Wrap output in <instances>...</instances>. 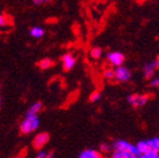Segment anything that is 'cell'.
Instances as JSON below:
<instances>
[{
	"mask_svg": "<svg viewBox=\"0 0 159 158\" xmlns=\"http://www.w3.org/2000/svg\"><path fill=\"white\" fill-rule=\"evenodd\" d=\"M111 158H112V157H111Z\"/></svg>",
	"mask_w": 159,
	"mask_h": 158,
	"instance_id": "cell-28",
	"label": "cell"
},
{
	"mask_svg": "<svg viewBox=\"0 0 159 158\" xmlns=\"http://www.w3.org/2000/svg\"><path fill=\"white\" fill-rule=\"evenodd\" d=\"M99 100H101V93H99L98 91L93 92V93L89 95V101L93 102V103H95V102H98Z\"/></svg>",
	"mask_w": 159,
	"mask_h": 158,
	"instance_id": "cell-17",
	"label": "cell"
},
{
	"mask_svg": "<svg viewBox=\"0 0 159 158\" xmlns=\"http://www.w3.org/2000/svg\"><path fill=\"white\" fill-rule=\"evenodd\" d=\"M89 55H91L92 59L98 60L99 58L103 55V50L98 47H95V48H93V49H91V51H89Z\"/></svg>",
	"mask_w": 159,
	"mask_h": 158,
	"instance_id": "cell-15",
	"label": "cell"
},
{
	"mask_svg": "<svg viewBox=\"0 0 159 158\" xmlns=\"http://www.w3.org/2000/svg\"><path fill=\"white\" fill-rule=\"evenodd\" d=\"M0 104H1V100H0Z\"/></svg>",
	"mask_w": 159,
	"mask_h": 158,
	"instance_id": "cell-27",
	"label": "cell"
},
{
	"mask_svg": "<svg viewBox=\"0 0 159 158\" xmlns=\"http://www.w3.org/2000/svg\"><path fill=\"white\" fill-rule=\"evenodd\" d=\"M39 124L40 121L37 115H27V117L23 119L22 123L20 124V131L23 134H30L37 131Z\"/></svg>",
	"mask_w": 159,
	"mask_h": 158,
	"instance_id": "cell-2",
	"label": "cell"
},
{
	"mask_svg": "<svg viewBox=\"0 0 159 158\" xmlns=\"http://www.w3.org/2000/svg\"><path fill=\"white\" fill-rule=\"evenodd\" d=\"M8 25V19L7 17H5V16L0 15V27H5V26Z\"/></svg>",
	"mask_w": 159,
	"mask_h": 158,
	"instance_id": "cell-20",
	"label": "cell"
},
{
	"mask_svg": "<svg viewBox=\"0 0 159 158\" xmlns=\"http://www.w3.org/2000/svg\"><path fill=\"white\" fill-rule=\"evenodd\" d=\"M114 151H129V153L134 154L136 156H139V151L137 149L136 145H133L128 141L125 139H118V141L114 142L112 145Z\"/></svg>",
	"mask_w": 159,
	"mask_h": 158,
	"instance_id": "cell-3",
	"label": "cell"
},
{
	"mask_svg": "<svg viewBox=\"0 0 159 158\" xmlns=\"http://www.w3.org/2000/svg\"><path fill=\"white\" fill-rule=\"evenodd\" d=\"M53 157H54V153L53 151H48L47 158H53Z\"/></svg>",
	"mask_w": 159,
	"mask_h": 158,
	"instance_id": "cell-24",
	"label": "cell"
},
{
	"mask_svg": "<svg viewBox=\"0 0 159 158\" xmlns=\"http://www.w3.org/2000/svg\"><path fill=\"white\" fill-rule=\"evenodd\" d=\"M77 158H103L101 153L94 149H84L81 151Z\"/></svg>",
	"mask_w": 159,
	"mask_h": 158,
	"instance_id": "cell-10",
	"label": "cell"
},
{
	"mask_svg": "<svg viewBox=\"0 0 159 158\" xmlns=\"http://www.w3.org/2000/svg\"><path fill=\"white\" fill-rule=\"evenodd\" d=\"M113 147L112 146L107 145V144H103V145H101V151H103V153H108L109 151H112Z\"/></svg>",
	"mask_w": 159,
	"mask_h": 158,
	"instance_id": "cell-19",
	"label": "cell"
},
{
	"mask_svg": "<svg viewBox=\"0 0 159 158\" xmlns=\"http://www.w3.org/2000/svg\"><path fill=\"white\" fill-rule=\"evenodd\" d=\"M50 141V135L48 133H40L33 138L32 146L33 148L37 149V151H41V149L49 143Z\"/></svg>",
	"mask_w": 159,
	"mask_h": 158,
	"instance_id": "cell-8",
	"label": "cell"
},
{
	"mask_svg": "<svg viewBox=\"0 0 159 158\" xmlns=\"http://www.w3.org/2000/svg\"><path fill=\"white\" fill-rule=\"evenodd\" d=\"M136 155L129 153V151H114L112 153V158H135Z\"/></svg>",
	"mask_w": 159,
	"mask_h": 158,
	"instance_id": "cell-12",
	"label": "cell"
},
{
	"mask_svg": "<svg viewBox=\"0 0 159 158\" xmlns=\"http://www.w3.org/2000/svg\"><path fill=\"white\" fill-rule=\"evenodd\" d=\"M53 65H54V62H53L51 59H49V58L41 60V61L39 62V67H40V69H42V70L50 69V67H52Z\"/></svg>",
	"mask_w": 159,
	"mask_h": 158,
	"instance_id": "cell-13",
	"label": "cell"
},
{
	"mask_svg": "<svg viewBox=\"0 0 159 158\" xmlns=\"http://www.w3.org/2000/svg\"><path fill=\"white\" fill-rule=\"evenodd\" d=\"M130 77H132V72L124 65H120V67L114 69V80L116 82L125 83V82H128Z\"/></svg>",
	"mask_w": 159,
	"mask_h": 158,
	"instance_id": "cell-4",
	"label": "cell"
},
{
	"mask_svg": "<svg viewBox=\"0 0 159 158\" xmlns=\"http://www.w3.org/2000/svg\"><path fill=\"white\" fill-rule=\"evenodd\" d=\"M135 158H145V157H144V156H143V155H139V156H136V157H135Z\"/></svg>",
	"mask_w": 159,
	"mask_h": 158,
	"instance_id": "cell-26",
	"label": "cell"
},
{
	"mask_svg": "<svg viewBox=\"0 0 159 158\" xmlns=\"http://www.w3.org/2000/svg\"><path fill=\"white\" fill-rule=\"evenodd\" d=\"M51 1H52V0H33V2H34V5H37V6L44 5V3L51 2Z\"/></svg>",
	"mask_w": 159,
	"mask_h": 158,
	"instance_id": "cell-21",
	"label": "cell"
},
{
	"mask_svg": "<svg viewBox=\"0 0 159 158\" xmlns=\"http://www.w3.org/2000/svg\"><path fill=\"white\" fill-rule=\"evenodd\" d=\"M47 155H48V151H39L37 154V158H47Z\"/></svg>",
	"mask_w": 159,
	"mask_h": 158,
	"instance_id": "cell-22",
	"label": "cell"
},
{
	"mask_svg": "<svg viewBox=\"0 0 159 158\" xmlns=\"http://www.w3.org/2000/svg\"><path fill=\"white\" fill-rule=\"evenodd\" d=\"M16 158H25V156H23V155H19V156H17Z\"/></svg>",
	"mask_w": 159,
	"mask_h": 158,
	"instance_id": "cell-25",
	"label": "cell"
},
{
	"mask_svg": "<svg viewBox=\"0 0 159 158\" xmlns=\"http://www.w3.org/2000/svg\"><path fill=\"white\" fill-rule=\"evenodd\" d=\"M152 86H155V87H159V77H155V79L152 80Z\"/></svg>",
	"mask_w": 159,
	"mask_h": 158,
	"instance_id": "cell-23",
	"label": "cell"
},
{
	"mask_svg": "<svg viewBox=\"0 0 159 158\" xmlns=\"http://www.w3.org/2000/svg\"><path fill=\"white\" fill-rule=\"evenodd\" d=\"M145 158H159V151H148V153L144 154Z\"/></svg>",
	"mask_w": 159,
	"mask_h": 158,
	"instance_id": "cell-18",
	"label": "cell"
},
{
	"mask_svg": "<svg viewBox=\"0 0 159 158\" xmlns=\"http://www.w3.org/2000/svg\"><path fill=\"white\" fill-rule=\"evenodd\" d=\"M30 35H32L33 38H42L44 35V30L40 27H33L32 29L30 30Z\"/></svg>",
	"mask_w": 159,
	"mask_h": 158,
	"instance_id": "cell-14",
	"label": "cell"
},
{
	"mask_svg": "<svg viewBox=\"0 0 159 158\" xmlns=\"http://www.w3.org/2000/svg\"><path fill=\"white\" fill-rule=\"evenodd\" d=\"M148 100H149L148 95H145V94H132V95H129L127 97V102L133 107H136V109L146 105Z\"/></svg>",
	"mask_w": 159,
	"mask_h": 158,
	"instance_id": "cell-5",
	"label": "cell"
},
{
	"mask_svg": "<svg viewBox=\"0 0 159 158\" xmlns=\"http://www.w3.org/2000/svg\"><path fill=\"white\" fill-rule=\"evenodd\" d=\"M106 59H107V61H108L109 64L113 65V67H120V65L124 64V62H125L124 54H123L122 52H119V51L109 52L108 54H107Z\"/></svg>",
	"mask_w": 159,
	"mask_h": 158,
	"instance_id": "cell-7",
	"label": "cell"
},
{
	"mask_svg": "<svg viewBox=\"0 0 159 158\" xmlns=\"http://www.w3.org/2000/svg\"><path fill=\"white\" fill-rule=\"evenodd\" d=\"M75 64H76V59H75V57L73 54H71V53H65L62 57V65L65 71L72 70L73 67H75Z\"/></svg>",
	"mask_w": 159,
	"mask_h": 158,
	"instance_id": "cell-9",
	"label": "cell"
},
{
	"mask_svg": "<svg viewBox=\"0 0 159 158\" xmlns=\"http://www.w3.org/2000/svg\"><path fill=\"white\" fill-rule=\"evenodd\" d=\"M104 77L108 81H112L114 80V70L112 69H106L104 71Z\"/></svg>",
	"mask_w": 159,
	"mask_h": 158,
	"instance_id": "cell-16",
	"label": "cell"
},
{
	"mask_svg": "<svg viewBox=\"0 0 159 158\" xmlns=\"http://www.w3.org/2000/svg\"><path fill=\"white\" fill-rule=\"evenodd\" d=\"M158 69H159V58L152 60V61L147 62L146 64L144 65V69H143L144 77L148 80H152Z\"/></svg>",
	"mask_w": 159,
	"mask_h": 158,
	"instance_id": "cell-6",
	"label": "cell"
},
{
	"mask_svg": "<svg viewBox=\"0 0 159 158\" xmlns=\"http://www.w3.org/2000/svg\"><path fill=\"white\" fill-rule=\"evenodd\" d=\"M136 146L139 151V155H144V154L152 151H159V136L158 137H152V138L138 142V144Z\"/></svg>",
	"mask_w": 159,
	"mask_h": 158,
	"instance_id": "cell-1",
	"label": "cell"
},
{
	"mask_svg": "<svg viewBox=\"0 0 159 158\" xmlns=\"http://www.w3.org/2000/svg\"><path fill=\"white\" fill-rule=\"evenodd\" d=\"M42 103L41 102H35V103H33L31 106H30V109H28V113L27 115H38V114L40 113V112L42 111Z\"/></svg>",
	"mask_w": 159,
	"mask_h": 158,
	"instance_id": "cell-11",
	"label": "cell"
}]
</instances>
